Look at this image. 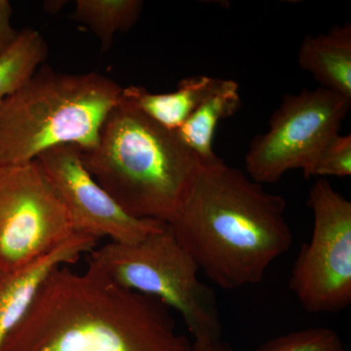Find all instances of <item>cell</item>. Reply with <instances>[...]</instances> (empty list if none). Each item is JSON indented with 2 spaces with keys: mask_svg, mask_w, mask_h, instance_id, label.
<instances>
[{
  "mask_svg": "<svg viewBox=\"0 0 351 351\" xmlns=\"http://www.w3.org/2000/svg\"><path fill=\"white\" fill-rule=\"evenodd\" d=\"M0 351H193V343L162 302L119 287L93 265H62Z\"/></svg>",
  "mask_w": 351,
  "mask_h": 351,
  "instance_id": "obj_1",
  "label": "cell"
},
{
  "mask_svg": "<svg viewBox=\"0 0 351 351\" xmlns=\"http://www.w3.org/2000/svg\"><path fill=\"white\" fill-rule=\"evenodd\" d=\"M286 209L285 198L221 159L202 166L168 225L209 280L234 290L260 283L290 250L294 234Z\"/></svg>",
  "mask_w": 351,
  "mask_h": 351,
  "instance_id": "obj_2",
  "label": "cell"
},
{
  "mask_svg": "<svg viewBox=\"0 0 351 351\" xmlns=\"http://www.w3.org/2000/svg\"><path fill=\"white\" fill-rule=\"evenodd\" d=\"M83 163L101 188L134 218L174 221L202 163L176 131L149 119L124 98L108 114L98 145Z\"/></svg>",
  "mask_w": 351,
  "mask_h": 351,
  "instance_id": "obj_3",
  "label": "cell"
},
{
  "mask_svg": "<svg viewBox=\"0 0 351 351\" xmlns=\"http://www.w3.org/2000/svg\"><path fill=\"white\" fill-rule=\"evenodd\" d=\"M122 91L119 83L101 73L40 66L0 101V165L31 162L60 145L94 149Z\"/></svg>",
  "mask_w": 351,
  "mask_h": 351,
  "instance_id": "obj_4",
  "label": "cell"
},
{
  "mask_svg": "<svg viewBox=\"0 0 351 351\" xmlns=\"http://www.w3.org/2000/svg\"><path fill=\"white\" fill-rule=\"evenodd\" d=\"M89 265L119 287L156 299L181 315L193 343L223 336L213 289L200 280L195 261L169 225L136 244L110 242L91 252Z\"/></svg>",
  "mask_w": 351,
  "mask_h": 351,
  "instance_id": "obj_5",
  "label": "cell"
},
{
  "mask_svg": "<svg viewBox=\"0 0 351 351\" xmlns=\"http://www.w3.org/2000/svg\"><path fill=\"white\" fill-rule=\"evenodd\" d=\"M307 204L313 233L300 249L289 287L307 313H337L351 304V202L317 179Z\"/></svg>",
  "mask_w": 351,
  "mask_h": 351,
  "instance_id": "obj_6",
  "label": "cell"
},
{
  "mask_svg": "<svg viewBox=\"0 0 351 351\" xmlns=\"http://www.w3.org/2000/svg\"><path fill=\"white\" fill-rule=\"evenodd\" d=\"M351 100L322 87L286 94L272 113L269 130L252 140L245 156L246 174L258 184H274L285 173L306 174L328 142L339 134Z\"/></svg>",
  "mask_w": 351,
  "mask_h": 351,
  "instance_id": "obj_7",
  "label": "cell"
},
{
  "mask_svg": "<svg viewBox=\"0 0 351 351\" xmlns=\"http://www.w3.org/2000/svg\"><path fill=\"white\" fill-rule=\"evenodd\" d=\"M75 234L38 160L0 165V271L23 269Z\"/></svg>",
  "mask_w": 351,
  "mask_h": 351,
  "instance_id": "obj_8",
  "label": "cell"
},
{
  "mask_svg": "<svg viewBox=\"0 0 351 351\" xmlns=\"http://www.w3.org/2000/svg\"><path fill=\"white\" fill-rule=\"evenodd\" d=\"M36 160L63 201L75 233L136 244L168 225L127 214L90 174L83 163L82 149L76 145L53 147Z\"/></svg>",
  "mask_w": 351,
  "mask_h": 351,
  "instance_id": "obj_9",
  "label": "cell"
},
{
  "mask_svg": "<svg viewBox=\"0 0 351 351\" xmlns=\"http://www.w3.org/2000/svg\"><path fill=\"white\" fill-rule=\"evenodd\" d=\"M98 240L75 233L56 250L36 262L12 271H0V348L31 306L36 293L51 272L73 265L91 253Z\"/></svg>",
  "mask_w": 351,
  "mask_h": 351,
  "instance_id": "obj_10",
  "label": "cell"
},
{
  "mask_svg": "<svg viewBox=\"0 0 351 351\" xmlns=\"http://www.w3.org/2000/svg\"><path fill=\"white\" fill-rule=\"evenodd\" d=\"M298 63L320 86L351 100V25H334L302 39Z\"/></svg>",
  "mask_w": 351,
  "mask_h": 351,
  "instance_id": "obj_11",
  "label": "cell"
},
{
  "mask_svg": "<svg viewBox=\"0 0 351 351\" xmlns=\"http://www.w3.org/2000/svg\"><path fill=\"white\" fill-rule=\"evenodd\" d=\"M218 80L209 75H193L181 80L171 93L154 94L145 88L129 86L123 88L122 95L159 125L177 131L213 91Z\"/></svg>",
  "mask_w": 351,
  "mask_h": 351,
  "instance_id": "obj_12",
  "label": "cell"
},
{
  "mask_svg": "<svg viewBox=\"0 0 351 351\" xmlns=\"http://www.w3.org/2000/svg\"><path fill=\"white\" fill-rule=\"evenodd\" d=\"M240 107L241 97L239 83L219 78L213 91L184 125L176 131L182 144L195 154L203 166L213 165L221 160L213 149L217 127L219 121L239 112Z\"/></svg>",
  "mask_w": 351,
  "mask_h": 351,
  "instance_id": "obj_13",
  "label": "cell"
},
{
  "mask_svg": "<svg viewBox=\"0 0 351 351\" xmlns=\"http://www.w3.org/2000/svg\"><path fill=\"white\" fill-rule=\"evenodd\" d=\"M143 7L141 0H76L73 19L96 34L106 50L117 32L129 31L138 22Z\"/></svg>",
  "mask_w": 351,
  "mask_h": 351,
  "instance_id": "obj_14",
  "label": "cell"
},
{
  "mask_svg": "<svg viewBox=\"0 0 351 351\" xmlns=\"http://www.w3.org/2000/svg\"><path fill=\"white\" fill-rule=\"evenodd\" d=\"M47 43L34 29H22L0 57V101L22 87L45 61Z\"/></svg>",
  "mask_w": 351,
  "mask_h": 351,
  "instance_id": "obj_15",
  "label": "cell"
},
{
  "mask_svg": "<svg viewBox=\"0 0 351 351\" xmlns=\"http://www.w3.org/2000/svg\"><path fill=\"white\" fill-rule=\"evenodd\" d=\"M252 351H346L341 336L331 328L313 327L281 335Z\"/></svg>",
  "mask_w": 351,
  "mask_h": 351,
  "instance_id": "obj_16",
  "label": "cell"
},
{
  "mask_svg": "<svg viewBox=\"0 0 351 351\" xmlns=\"http://www.w3.org/2000/svg\"><path fill=\"white\" fill-rule=\"evenodd\" d=\"M351 176V136L338 134L323 147L304 177L346 178Z\"/></svg>",
  "mask_w": 351,
  "mask_h": 351,
  "instance_id": "obj_17",
  "label": "cell"
},
{
  "mask_svg": "<svg viewBox=\"0 0 351 351\" xmlns=\"http://www.w3.org/2000/svg\"><path fill=\"white\" fill-rule=\"evenodd\" d=\"M13 8L8 0H0V57L17 38L19 32L12 25Z\"/></svg>",
  "mask_w": 351,
  "mask_h": 351,
  "instance_id": "obj_18",
  "label": "cell"
},
{
  "mask_svg": "<svg viewBox=\"0 0 351 351\" xmlns=\"http://www.w3.org/2000/svg\"><path fill=\"white\" fill-rule=\"evenodd\" d=\"M193 351H232V348L223 339H219L211 343H193Z\"/></svg>",
  "mask_w": 351,
  "mask_h": 351,
  "instance_id": "obj_19",
  "label": "cell"
}]
</instances>
